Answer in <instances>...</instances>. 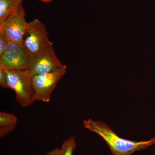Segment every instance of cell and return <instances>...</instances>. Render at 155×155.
<instances>
[{
	"label": "cell",
	"mask_w": 155,
	"mask_h": 155,
	"mask_svg": "<svg viewBox=\"0 0 155 155\" xmlns=\"http://www.w3.org/2000/svg\"><path fill=\"white\" fill-rule=\"evenodd\" d=\"M85 128L100 136L108 145L112 155H132L155 144V137L146 141H132L120 137L106 124L90 119L83 121Z\"/></svg>",
	"instance_id": "obj_1"
},
{
	"label": "cell",
	"mask_w": 155,
	"mask_h": 155,
	"mask_svg": "<svg viewBox=\"0 0 155 155\" xmlns=\"http://www.w3.org/2000/svg\"><path fill=\"white\" fill-rule=\"evenodd\" d=\"M8 88L14 91L16 100L22 107H26L35 101L32 76L28 69L22 70L5 69Z\"/></svg>",
	"instance_id": "obj_2"
},
{
	"label": "cell",
	"mask_w": 155,
	"mask_h": 155,
	"mask_svg": "<svg viewBox=\"0 0 155 155\" xmlns=\"http://www.w3.org/2000/svg\"><path fill=\"white\" fill-rule=\"evenodd\" d=\"M52 44L49 40L44 24L37 19L28 22L23 35L22 45L31 58L38 55Z\"/></svg>",
	"instance_id": "obj_3"
},
{
	"label": "cell",
	"mask_w": 155,
	"mask_h": 155,
	"mask_svg": "<svg viewBox=\"0 0 155 155\" xmlns=\"http://www.w3.org/2000/svg\"><path fill=\"white\" fill-rule=\"evenodd\" d=\"M25 10L21 4L2 22H0V33L9 41L22 45V38L28 22L25 19Z\"/></svg>",
	"instance_id": "obj_4"
},
{
	"label": "cell",
	"mask_w": 155,
	"mask_h": 155,
	"mask_svg": "<svg viewBox=\"0 0 155 155\" xmlns=\"http://www.w3.org/2000/svg\"><path fill=\"white\" fill-rule=\"evenodd\" d=\"M31 58L22 45L8 41L5 51L0 56V68L11 70L28 69Z\"/></svg>",
	"instance_id": "obj_5"
},
{
	"label": "cell",
	"mask_w": 155,
	"mask_h": 155,
	"mask_svg": "<svg viewBox=\"0 0 155 155\" xmlns=\"http://www.w3.org/2000/svg\"><path fill=\"white\" fill-rule=\"evenodd\" d=\"M67 67L55 72L32 76L35 101L48 103L58 81L67 72Z\"/></svg>",
	"instance_id": "obj_6"
},
{
	"label": "cell",
	"mask_w": 155,
	"mask_h": 155,
	"mask_svg": "<svg viewBox=\"0 0 155 155\" xmlns=\"http://www.w3.org/2000/svg\"><path fill=\"white\" fill-rule=\"evenodd\" d=\"M67 67L56 56L53 44L42 52L31 58L28 70L31 76L55 72Z\"/></svg>",
	"instance_id": "obj_7"
},
{
	"label": "cell",
	"mask_w": 155,
	"mask_h": 155,
	"mask_svg": "<svg viewBox=\"0 0 155 155\" xmlns=\"http://www.w3.org/2000/svg\"><path fill=\"white\" fill-rule=\"evenodd\" d=\"M17 117L14 114L0 112V137L14 131L17 122Z\"/></svg>",
	"instance_id": "obj_8"
},
{
	"label": "cell",
	"mask_w": 155,
	"mask_h": 155,
	"mask_svg": "<svg viewBox=\"0 0 155 155\" xmlns=\"http://www.w3.org/2000/svg\"><path fill=\"white\" fill-rule=\"evenodd\" d=\"M77 144L74 136H71L64 140L61 147H56L49 151L46 155H73Z\"/></svg>",
	"instance_id": "obj_9"
},
{
	"label": "cell",
	"mask_w": 155,
	"mask_h": 155,
	"mask_svg": "<svg viewBox=\"0 0 155 155\" xmlns=\"http://www.w3.org/2000/svg\"><path fill=\"white\" fill-rule=\"evenodd\" d=\"M21 4L19 0H0V22L8 17Z\"/></svg>",
	"instance_id": "obj_10"
},
{
	"label": "cell",
	"mask_w": 155,
	"mask_h": 155,
	"mask_svg": "<svg viewBox=\"0 0 155 155\" xmlns=\"http://www.w3.org/2000/svg\"><path fill=\"white\" fill-rule=\"evenodd\" d=\"M7 74L5 69L0 68V85L3 88H8Z\"/></svg>",
	"instance_id": "obj_11"
},
{
	"label": "cell",
	"mask_w": 155,
	"mask_h": 155,
	"mask_svg": "<svg viewBox=\"0 0 155 155\" xmlns=\"http://www.w3.org/2000/svg\"><path fill=\"white\" fill-rule=\"evenodd\" d=\"M8 40L2 33H0V56L5 51Z\"/></svg>",
	"instance_id": "obj_12"
},
{
	"label": "cell",
	"mask_w": 155,
	"mask_h": 155,
	"mask_svg": "<svg viewBox=\"0 0 155 155\" xmlns=\"http://www.w3.org/2000/svg\"><path fill=\"white\" fill-rule=\"evenodd\" d=\"M39 1L44 2L48 3L51 2V1H52V0H39Z\"/></svg>",
	"instance_id": "obj_13"
},
{
	"label": "cell",
	"mask_w": 155,
	"mask_h": 155,
	"mask_svg": "<svg viewBox=\"0 0 155 155\" xmlns=\"http://www.w3.org/2000/svg\"><path fill=\"white\" fill-rule=\"evenodd\" d=\"M21 1H22H22H23V0H21Z\"/></svg>",
	"instance_id": "obj_14"
}]
</instances>
